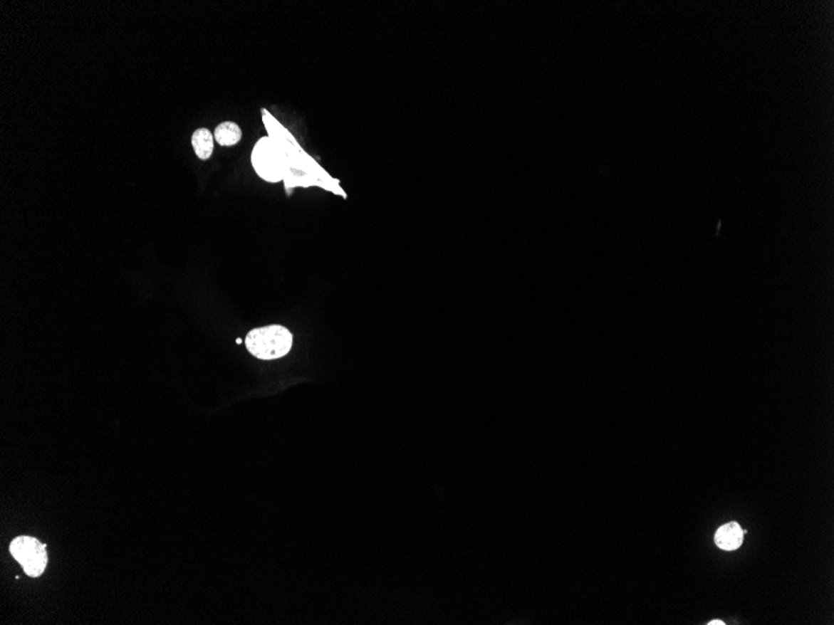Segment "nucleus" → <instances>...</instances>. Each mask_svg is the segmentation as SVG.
<instances>
[{"label": "nucleus", "instance_id": "f257e3e1", "mask_svg": "<svg viewBox=\"0 0 834 625\" xmlns=\"http://www.w3.org/2000/svg\"><path fill=\"white\" fill-rule=\"evenodd\" d=\"M293 333L281 325L254 328L245 337V346L254 357L273 361L286 356L293 347Z\"/></svg>", "mask_w": 834, "mask_h": 625}, {"label": "nucleus", "instance_id": "f03ea898", "mask_svg": "<svg viewBox=\"0 0 834 625\" xmlns=\"http://www.w3.org/2000/svg\"><path fill=\"white\" fill-rule=\"evenodd\" d=\"M251 164L255 172L265 182H283L288 175V157L280 142L273 137H261L255 144Z\"/></svg>", "mask_w": 834, "mask_h": 625}, {"label": "nucleus", "instance_id": "7ed1b4c3", "mask_svg": "<svg viewBox=\"0 0 834 625\" xmlns=\"http://www.w3.org/2000/svg\"><path fill=\"white\" fill-rule=\"evenodd\" d=\"M46 548V545L36 538L28 535L18 537L16 540H11L9 545L11 555L18 563H21L26 574L31 578L41 577L46 570L48 564Z\"/></svg>", "mask_w": 834, "mask_h": 625}, {"label": "nucleus", "instance_id": "20e7f679", "mask_svg": "<svg viewBox=\"0 0 834 625\" xmlns=\"http://www.w3.org/2000/svg\"><path fill=\"white\" fill-rule=\"evenodd\" d=\"M744 532L742 528L739 527V523L736 522H731L727 525H722L716 533L714 540L716 545L723 550H737L742 545L744 540Z\"/></svg>", "mask_w": 834, "mask_h": 625}, {"label": "nucleus", "instance_id": "39448f33", "mask_svg": "<svg viewBox=\"0 0 834 625\" xmlns=\"http://www.w3.org/2000/svg\"><path fill=\"white\" fill-rule=\"evenodd\" d=\"M213 132L207 127L197 129L192 137V147L200 160H209L214 152Z\"/></svg>", "mask_w": 834, "mask_h": 625}, {"label": "nucleus", "instance_id": "423d86ee", "mask_svg": "<svg viewBox=\"0 0 834 625\" xmlns=\"http://www.w3.org/2000/svg\"><path fill=\"white\" fill-rule=\"evenodd\" d=\"M214 139L220 147H234L241 140L243 132L236 122L224 121L214 130Z\"/></svg>", "mask_w": 834, "mask_h": 625}, {"label": "nucleus", "instance_id": "0eeeda50", "mask_svg": "<svg viewBox=\"0 0 834 625\" xmlns=\"http://www.w3.org/2000/svg\"><path fill=\"white\" fill-rule=\"evenodd\" d=\"M708 624H709V625H716V624L724 625V623H723V621H721V620H712V621H711V623H708Z\"/></svg>", "mask_w": 834, "mask_h": 625}]
</instances>
